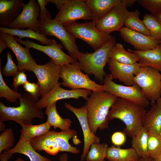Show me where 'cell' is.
Masks as SVG:
<instances>
[{
  "label": "cell",
  "instance_id": "9f6ffc18",
  "mask_svg": "<svg viewBox=\"0 0 161 161\" xmlns=\"http://www.w3.org/2000/svg\"><path fill=\"white\" fill-rule=\"evenodd\" d=\"M15 161H25V160L21 158H18Z\"/></svg>",
  "mask_w": 161,
  "mask_h": 161
},
{
  "label": "cell",
  "instance_id": "4316f807",
  "mask_svg": "<svg viewBox=\"0 0 161 161\" xmlns=\"http://www.w3.org/2000/svg\"><path fill=\"white\" fill-rule=\"evenodd\" d=\"M30 142L36 151H44L53 156L56 155L60 151V148L57 143L46 134L35 138Z\"/></svg>",
  "mask_w": 161,
  "mask_h": 161
},
{
  "label": "cell",
  "instance_id": "52a82bcc",
  "mask_svg": "<svg viewBox=\"0 0 161 161\" xmlns=\"http://www.w3.org/2000/svg\"><path fill=\"white\" fill-rule=\"evenodd\" d=\"M64 27L76 38L80 39L88 44L95 51L112 38L109 34L98 30L96 27V23L92 21L83 23L74 22Z\"/></svg>",
  "mask_w": 161,
  "mask_h": 161
},
{
  "label": "cell",
  "instance_id": "db71d44e",
  "mask_svg": "<svg viewBox=\"0 0 161 161\" xmlns=\"http://www.w3.org/2000/svg\"><path fill=\"white\" fill-rule=\"evenodd\" d=\"M157 105L161 109V97H160L156 101Z\"/></svg>",
  "mask_w": 161,
  "mask_h": 161
},
{
  "label": "cell",
  "instance_id": "bcb514c9",
  "mask_svg": "<svg viewBox=\"0 0 161 161\" xmlns=\"http://www.w3.org/2000/svg\"><path fill=\"white\" fill-rule=\"evenodd\" d=\"M13 154L5 151L0 154V161H8L13 156Z\"/></svg>",
  "mask_w": 161,
  "mask_h": 161
},
{
  "label": "cell",
  "instance_id": "ffe728a7",
  "mask_svg": "<svg viewBox=\"0 0 161 161\" xmlns=\"http://www.w3.org/2000/svg\"><path fill=\"white\" fill-rule=\"evenodd\" d=\"M25 4L21 0H0V26L7 27L21 14Z\"/></svg>",
  "mask_w": 161,
  "mask_h": 161
},
{
  "label": "cell",
  "instance_id": "277c9868",
  "mask_svg": "<svg viewBox=\"0 0 161 161\" xmlns=\"http://www.w3.org/2000/svg\"><path fill=\"white\" fill-rule=\"evenodd\" d=\"M116 44L114 36L109 42L92 53H82L78 60L80 70L88 75L92 74L100 82L106 75L104 67L110 59V52Z\"/></svg>",
  "mask_w": 161,
  "mask_h": 161
},
{
  "label": "cell",
  "instance_id": "ab89813d",
  "mask_svg": "<svg viewBox=\"0 0 161 161\" xmlns=\"http://www.w3.org/2000/svg\"><path fill=\"white\" fill-rule=\"evenodd\" d=\"M18 71L17 66L13 61L10 52L8 51L7 53V62L2 69V73L4 76L10 77L14 76Z\"/></svg>",
  "mask_w": 161,
  "mask_h": 161
},
{
  "label": "cell",
  "instance_id": "4fadbf2b",
  "mask_svg": "<svg viewBox=\"0 0 161 161\" xmlns=\"http://www.w3.org/2000/svg\"><path fill=\"white\" fill-rule=\"evenodd\" d=\"M14 38L20 44H22L30 49H34L44 52L60 66L77 61V60L64 52L62 50L63 48V45L58 44L54 39H53V42L51 44L44 46L28 40L26 41L23 40L15 36Z\"/></svg>",
  "mask_w": 161,
  "mask_h": 161
},
{
  "label": "cell",
  "instance_id": "c3c4849f",
  "mask_svg": "<svg viewBox=\"0 0 161 161\" xmlns=\"http://www.w3.org/2000/svg\"><path fill=\"white\" fill-rule=\"evenodd\" d=\"M126 7H131L137 1L136 0H122Z\"/></svg>",
  "mask_w": 161,
  "mask_h": 161
},
{
  "label": "cell",
  "instance_id": "f1b7e54d",
  "mask_svg": "<svg viewBox=\"0 0 161 161\" xmlns=\"http://www.w3.org/2000/svg\"><path fill=\"white\" fill-rule=\"evenodd\" d=\"M139 157L132 148L123 149L112 145L108 148L106 158L108 161H135Z\"/></svg>",
  "mask_w": 161,
  "mask_h": 161
},
{
  "label": "cell",
  "instance_id": "836d02e7",
  "mask_svg": "<svg viewBox=\"0 0 161 161\" xmlns=\"http://www.w3.org/2000/svg\"><path fill=\"white\" fill-rule=\"evenodd\" d=\"M106 143H93L86 157V161H104L108 148Z\"/></svg>",
  "mask_w": 161,
  "mask_h": 161
},
{
  "label": "cell",
  "instance_id": "9a60e30c",
  "mask_svg": "<svg viewBox=\"0 0 161 161\" xmlns=\"http://www.w3.org/2000/svg\"><path fill=\"white\" fill-rule=\"evenodd\" d=\"M0 36L3 38L8 47L15 55L19 71L32 72L38 64L32 57L30 49L22 47L14 36L7 33L0 32Z\"/></svg>",
  "mask_w": 161,
  "mask_h": 161
},
{
  "label": "cell",
  "instance_id": "7bdbcfd3",
  "mask_svg": "<svg viewBox=\"0 0 161 161\" xmlns=\"http://www.w3.org/2000/svg\"><path fill=\"white\" fill-rule=\"evenodd\" d=\"M111 140L113 145L120 147L125 143L126 140V135L123 132L116 131L112 135Z\"/></svg>",
  "mask_w": 161,
  "mask_h": 161
},
{
  "label": "cell",
  "instance_id": "8fae6325",
  "mask_svg": "<svg viewBox=\"0 0 161 161\" xmlns=\"http://www.w3.org/2000/svg\"><path fill=\"white\" fill-rule=\"evenodd\" d=\"M60 66L51 59L44 65L37 64L32 72L36 77L40 95L51 92L59 83Z\"/></svg>",
  "mask_w": 161,
  "mask_h": 161
},
{
  "label": "cell",
  "instance_id": "603a6c76",
  "mask_svg": "<svg viewBox=\"0 0 161 161\" xmlns=\"http://www.w3.org/2000/svg\"><path fill=\"white\" fill-rule=\"evenodd\" d=\"M121 0H85L93 16L92 21L96 23L108 14Z\"/></svg>",
  "mask_w": 161,
  "mask_h": 161
},
{
  "label": "cell",
  "instance_id": "680465c9",
  "mask_svg": "<svg viewBox=\"0 0 161 161\" xmlns=\"http://www.w3.org/2000/svg\"><path fill=\"white\" fill-rule=\"evenodd\" d=\"M104 161H106V160H105Z\"/></svg>",
  "mask_w": 161,
  "mask_h": 161
},
{
  "label": "cell",
  "instance_id": "7c38bea8",
  "mask_svg": "<svg viewBox=\"0 0 161 161\" xmlns=\"http://www.w3.org/2000/svg\"><path fill=\"white\" fill-rule=\"evenodd\" d=\"M126 8L121 0L108 14L96 23L97 29L109 34L114 31H119L123 27L129 12Z\"/></svg>",
  "mask_w": 161,
  "mask_h": 161
},
{
  "label": "cell",
  "instance_id": "91938a15",
  "mask_svg": "<svg viewBox=\"0 0 161 161\" xmlns=\"http://www.w3.org/2000/svg\"></svg>",
  "mask_w": 161,
  "mask_h": 161
},
{
  "label": "cell",
  "instance_id": "1f68e13d",
  "mask_svg": "<svg viewBox=\"0 0 161 161\" xmlns=\"http://www.w3.org/2000/svg\"><path fill=\"white\" fill-rule=\"evenodd\" d=\"M109 57L118 62L127 64L137 63L139 59L136 54L126 50L123 46L120 43L116 44L112 49Z\"/></svg>",
  "mask_w": 161,
  "mask_h": 161
},
{
  "label": "cell",
  "instance_id": "e0dca14e",
  "mask_svg": "<svg viewBox=\"0 0 161 161\" xmlns=\"http://www.w3.org/2000/svg\"><path fill=\"white\" fill-rule=\"evenodd\" d=\"M65 107L73 113L78 120L82 130L84 138V146L80 161L85 160L91 145L93 143H100V139L91 131L87 119V111L86 104L79 108L75 107L65 103Z\"/></svg>",
  "mask_w": 161,
  "mask_h": 161
},
{
  "label": "cell",
  "instance_id": "f546056e",
  "mask_svg": "<svg viewBox=\"0 0 161 161\" xmlns=\"http://www.w3.org/2000/svg\"><path fill=\"white\" fill-rule=\"evenodd\" d=\"M10 153H19L26 156L30 161H52L38 153L32 147L30 142L23 141L18 142L13 148L6 151Z\"/></svg>",
  "mask_w": 161,
  "mask_h": 161
},
{
  "label": "cell",
  "instance_id": "7402d4cb",
  "mask_svg": "<svg viewBox=\"0 0 161 161\" xmlns=\"http://www.w3.org/2000/svg\"><path fill=\"white\" fill-rule=\"evenodd\" d=\"M46 134L52 138L58 143L60 148V151L67 152L73 154H78L80 150L72 146L69 143V140L73 138V143L77 145L81 142L77 138V133L61 131L60 132L54 130L49 131Z\"/></svg>",
  "mask_w": 161,
  "mask_h": 161
},
{
  "label": "cell",
  "instance_id": "f5cc1de1",
  "mask_svg": "<svg viewBox=\"0 0 161 161\" xmlns=\"http://www.w3.org/2000/svg\"><path fill=\"white\" fill-rule=\"evenodd\" d=\"M5 125L3 122H0V131H3L6 129Z\"/></svg>",
  "mask_w": 161,
  "mask_h": 161
},
{
  "label": "cell",
  "instance_id": "7a4b0ae2",
  "mask_svg": "<svg viewBox=\"0 0 161 161\" xmlns=\"http://www.w3.org/2000/svg\"><path fill=\"white\" fill-rule=\"evenodd\" d=\"M117 98L107 92H92L86 100L88 120L94 134H95L98 129L102 131L108 128V115Z\"/></svg>",
  "mask_w": 161,
  "mask_h": 161
},
{
  "label": "cell",
  "instance_id": "6da1fadb",
  "mask_svg": "<svg viewBox=\"0 0 161 161\" xmlns=\"http://www.w3.org/2000/svg\"><path fill=\"white\" fill-rule=\"evenodd\" d=\"M146 112L143 106L117 97L110 110L107 119L109 121L115 119L122 121L126 125L123 132L126 135L132 138L142 127Z\"/></svg>",
  "mask_w": 161,
  "mask_h": 161
},
{
  "label": "cell",
  "instance_id": "83f0119b",
  "mask_svg": "<svg viewBox=\"0 0 161 161\" xmlns=\"http://www.w3.org/2000/svg\"><path fill=\"white\" fill-rule=\"evenodd\" d=\"M0 32L7 33L14 37L17 36L21 39L24 38H32L38 41L41 43L47 45L51 44L53 42V39L48 38L46 36L37 32L30 28L24 30L0 27Z\"/></svg>",
  "mask_w": 161,
  "mask_h": 161
},
{
  "label": "cell",
  "instance_id": "f6af8a7d",
  "mask_svg": "<svg viewBox=\"0 0 161 161\" xmlns=\"http://www.w3.org/2000/svg\"><path fill=\"white\" fill-rule=\"evenodd\" d=\"M66 1L67 0H45L46 5L48 3L51 2L56 5L58 11L61 9Z\"/></svg>",
  "mask_w": 161,
  "mask_h": 161
},
{
  "label": "cell",
  "instance_id": "30bf717a",
  "mask_svg": "<svg viewBox=\"0 0 161 161\" xmlns=\"http://www.w3.org/2000/svg\"><path fill=\"white\" fill-rule=\"evenodd\" d=\"M64 26L79 19L92 20V11L83 0H67L55 18Z\"/></svg>",
  "mask_w": 161,
  "mask_h": 161
},
{
  "label": "cell",
  "instance_id": "44dd1931",
  "mask_svg": "<svg viewBox=\"0 0 161 161\" xmlns=\"http://www.w3.org/2000/svg\"><path fill=\"white\" fill-rule=\"evenodd\" d=\"M128 51L136 54L139 58L140 66H149L161 72V42L155 48L151 49L139 51L129 49Z\"/></svg>",
  "mask_w": 161,
  "mask_h": 161
},
{
  "label": "cell",
  "instance_id": "ac0fdd59",
  "mask_svg": "<svg viewBox=\"0 0 161 161\" xmlns=\"http://www.w3.org/2000/svg\"><path fill=\"white\" fill-rule=\"evenodd\" d=\"M108 64L113 79H117L126 86H131L134 84V77L139 72L141 67L138 63L125 64L110 59Z\"/></svg>",
  "mask_w": 161,
  "mask_h": 161
},
{
  "label": "cell",
  "instance_id": "5bb4252c",
  "mask_svg": "<svg viewBox=\"0 0 161 161\" xmlns=\"http://www.w3.org/2000/svg\"><path fill=\"white\" fill-rule=\"evenodd\" d=\"M40 11L39 3L36 0H30L25 4L19 16L8 28L23 29L27 28L40 33L39 20Z\"/></svg>",
  "mask_w": 161,
  "mask_h": 161
},
{
  "label": "cell",
  "instance_id": "6f0895ef",
  "mask_svg": "<svg viewBox=\"0 0 161 161\" xmlns=\"http://www.w3.org/2000/svg\"><path fill=\"white\" fill-rule=\"evenodd\" d=\"M159 135L160 137L161 138V128L160 129V130L159 134Z\"/></svg>",
  "mask_w": 161,
  "mask_h": 161
},
{
  "label": "cell",
  "instance_id": "484cf974",
  "mask_svg": "<svg viewBox=\"0 0 161 161\" xmlns=\"http://www.w3.org/2000/svg\"><path fill=\"white\" fill-rule=\"evenodd\" d=\"M20 125L22 129L20 130L19 142L23 141L30 142L35 138L47 134L49 131L51 127L47 121L38 125L21 124Z\"/></svg>",
  "mask_w": 161,
  "mask_h": 161
},
{
  "label": "cell",
  "instance_id": "3957f363",
  "mask_svg": "<svg viewBox=\"0 0 161 161\" xmlns=\"http://www.w3.org/2000/svg\"><path fill=\"white\" fill-rule=\"evenodd\" d=\"M19 100L20 105L17 107L7 106L0 102V122L11 120L20 125H29L32 124L35 118H45V113L36 105L38 101L29 94H23Z\"/></svg>",
  "mask_w": 161,
  "mask_h": 161
},
{
  "label": "cell",
  "instance_id": "4dcf8cb0",
  "mask_svg": "<svg viewBox=\"0 0 161 161\" xmlns=\"http://www.w3.org/2000/svg\"><path fill=\"white\" fill-rule=\"evenodd\" d=\"M148 135L146 130L142 127L132 137V148L139 157H149L148 148Z\"/></svg>",
  "mask_w": 161,
  "mask_h": 161
},
{
  "label": "cell",
  "instance_id": "cb8c5ba5",
  "mask_svg": "<svg viewBox=\"0 0 161 161\" xmlns=\"http://www.w3.org/2000/svg\"><path fill=\"white\" fill-rule=\"evenodd\" d=\"M142 127L148 134H159L161 128V109L156 103L152 104L151 109L146 112Z\"/></svg>",
  "mask_w": 161,
  "mask_h": 161
},
{
  "label": "cell",
  "instance_id": "f35d334b",
  "mask_svg": "<svg viewBox=\"0 0 161 161\" xmlns=\"http://www.w3.org/2000/svg\"><path fill=\"white\" fill-rule=\"evenodd\" d=\"M137 1L153 15L161 12V0H138Z\"/></svg>",
  "mask_w": 161,
  "mask_h": 161
},
{
  "label": "cell",
  "instance_id": "ee69618b",
  "mask_svg": "<svg viewBox=\"0 0 161 161\" xmlns=\"http://www.w3.org/2000/svg\"><path fill=\"white\" fill-rule=\"evenodd\" d=\"M40 8V13L39 16V19H41L47 16H51L49 12L45 7V0H37Z\"/></svg>",
  "mask_w": 161,
  "mask_h": 161
},
{
  "label": "cell",
  "instance_id": "7dc6e473",
  "mask_svg": "<svg viewBox=\"0 0 161 161\" xmlns=\"http://www.w3.org/2000/svg\"><path fill=\"white\" fill-rule=\"evenodd\" d=\"M8 48V46L3 38L0 36V54L6 48Z\"/></svg>",
  "mask_w": 161,
  "mask_h": 161
},
{
  "label": "cell",
  "instance_id": "d6a6232c",
  "mask_svg": "<svg viewBox=\"0 0 161 161\" xmlns=\"http://www.w3.org/2000/svg\"><path fill=\"white\" fill-rule=\"evenodd\" d=\"M140 14V11L137 9L134 11H129L125 19L124 25L127 28L151 36L150 33L143 21L139 18Z\"/></svg>",
  "mask_w": 161,
  "mask_h": 161
},
{
  "label": "cell",
  "instance_id": "8d00e7d4",
  "mask_svg": "<svg viewBox=\"0 0 161 161\" xmlns=\"http://www.w3.org/2000/svg\"><path fill=\"white\" fill-rule=\"evenodd\" d=\"M148 148L149 157L152 159L161 153V138L159 135L148 134Z\"/></svg>",
  "mask_w": 161,
  "mask_h": 161
},
{
  "label": "cell",
  "instance_id": "f907efd6",
  "mask_svg": "<svg viewBox=\"0 0 161 161\" xmlns=\"http://www.w3.org/2000/svg\"><path fill=\"white\" fill-rule=\"evenodd\" d=\"M135 161H153V160L150 157L142 158L139 157Z\"/></svg>",
  "mask_w": 161,
  "mask_h": 161
},
{
  "label": "cell",
  "instance_id": "816d5d0a",
  "mask_svg": "<svg viewBox=\"0 0 161 161\" xmlns=\"http://www.w3.org/2000/svg\"><path fill=\"white\" fill-rule=\"evenodd\" d=\"M154 15L161 25V12Z\"/></svg>",
  "mask_w": 161,
  "mask_h": 161
},
{
  "label": "cell",
  "instance_id": "d6986e66",
  "mask_svg": "<svg viewBox=\"0 0 161 161\" xmlns=\"http://www.w3.org/2000/svg\"><path fill=\"white\" fill-rule=\"evenodd\" d=\"M123 40L133 46L135 50L145 51L156 47L160 42L150 36L135 31L126 27L119 31Z\"/></svg>",
  "mask_w": 161,
  "mask_h": 161
},
{
  "label": "cell",
  "instance_id": "8992f818",
  "mask_svg": "<svg viewBox=\"0 0 161 161\" xmlns=\"http://www.w3.org/2000/svg\"><path fill=\"white\" fill-rule=\"evenodd\" d=\"M60 78L61 85L73 89H83L92 92L104 91L103 85L97 84L91 80L87 74L82 72L78 61L60 66Z\"/></svg>",
  "mask_w": 161,
  "mask_h": 161
},
{
  "label": "cell",
  "instance_id": "74e56055",
  "mask_svg": "<svg viewBox=\"0 0 161 161\" xmlns=\"http://www.w3.org/2000/svg\"><path fill=\"white\" fill-rule=\"evenodd\" d=\"M15 137L11 128L6 129L0 135V154L4 150L7 151L13 145Z\"/></svg>",
  "mask_w": 161,
  "mask_h": 161
},
{
  "label": "cell",
  "instance_id": "d4e9b609",
  "mask_svg": "<svg viewBox=\"0 0 161 161\" xmlns=\"http://www.w3.org/2000/svg\"><path fill=\"white\" fill-rule=\"evenodd\" d=\"M56 103L50 104L46 108L45 114L47 116L46 121L55 129L59 128L62 131L77 133L76 131L70 128L72 121L68 118H62L58 114L56 109Z\"/></svg>",
  "mask_w": 161,
  "mask_h": 161
},
{
  "label": "cell",
  "instance_id": "11a10c76",
  "mask_svg": "<svg viewBox=\"0 0 161 161\" xmlns=\"http://www.w3.org/2000/svg\"><path fill=\"white\" fill-rule=\"evenodd\" d=\"M152 160L153 161H161V153Z\"/></svg>",
  "mask_w": 161,
  "mask_h": 161
},
{
  "label": "cell",
  "instance_id": "5b68a950",
  "mask_svg": "<svg viewBox=\"0 0 161 161\" xmlns=\"http://www.w3.org/2000/svg\"><path fill=\"white\" fill-rule=\"evenodd\" d=\"M40 33L45 36H53L58 38L69 55L78 60L82 53L76 43V38L67 31L59 21L51 16H47L39 20Z\"/></svg>",
  "mask_w": 161,
  "mask_h": 161
},
{
  "label": "cell",
  "instance_id": "9c48e42d",
  "mask_svg": "<svg viewBox=\"0 0 161 161\" xmlns=\"http://www.w3.org/2000/svg\"><path fill=\"white\" fill-rule=\"evenodd\" d=\"M113 79L111 74L106 75L103 85L104 91L117 97L137 103L145 108L149 105V101L143 94L138 85L134 83L131 86L123 85L116 83Z\"/></svg>",
  "mask_w": 161,
  "mask_h": 161
},
{
  "label": "cell",
  "instance_id": "2e32d148",
  "mask_svg": "<svg viewBox=\"0 0 161 161\" xmlns=\"http://www.w3.org/2000/svg\"><path fill=\"white\" fill-rule=\"evenodd\" d=\"M61 85V83L59 82L49 93L41 96V98L36 103L39 109L42 110L62 99L70 98L78 99L82 97L86 100L91 94V91L90 90L83 89L67 90L62 88Z\"/></svg>",
  "mask_w": 161,
  "mask_h": 161
},
{
  "label": "cell",
  "instance_id": "b9f144b4",
  "mask_svg": "<svg viewBox=\"0 0 161 161\" xmlns=\"http://www.w3.org/2000/svg\"><path fill=\"white\" fill-rule=\"evenodd\" d=\"M25 71H19L14 76L12 87L13 90L17 92L18 88L21 85H24L28 81Z\"/></svg>",
  "mask_w": 161,
  "mask_h": 161
},
{
  "label": "cell",
  "instance_id": "60d3db41",
  "mask_svg": "<svg viewBox=\"0 0 161 161\" xmlns=\"http://www.w3.org/2000/svg\"><path fill=\"white\" fill-rule=\"evenodd\" d=\"M24 91L29 94L35 100L38 101V98L40 96L39 89L37 83H31L27 81L24 85Z\"/></svg>",
  "mask_w": 161,
  "mask_h": 161
},
{
  "label": "cell",
  "instance_id": "d590c367",
  "mask_svg": "<svg viewBox=\"0 0 161 161\" xmlns=\"http://www.w3.org/2000/svg\"><path fill=\"white\" fill-rule=\"evenodd\" d=\"M151 36L161 41V25L154 16L152 14L145 15L143 20Z\"/></svg>",
  "mask_w": 161,
  "mask_h": 161
},
{
  "label": "cell",
  "instance_id": "681fc988",
  "mask_svg": "<svg viewBox=\"0 0 161 161\" xmlns=\"http://www.w3.org/2000/svg\"><path fill=\"white\" fill-rule=\"evenodd\" d=\"M59 160L60 161H68V156L67 153H63L60 156Z\"/></svg>",
  "mask_w": 161,
  "mask_h": 161
},
{
  "label": "cell",
  "instance_id": "ba28073f",
  "mask_svg": "<svg viewBox=\"0 0 161 161\" xmlns=\"http://www.w3.org/2000/svg\"><path fill=\"white\" fill-rule=\"evenodd\" d=\"M133 81L152 104L161 97V74L155 69L141 66L139 72L134 77Z\"/></svg>",
  "mask_w": 161,
  "mask_h": 161
},
{
  "label": "cell",
  "instance_id": "e575fe53",
  "mask_svg": "<svg viewBox=\"0 0 161 161\" xmlns=\"http://www.w3.org/2000/svg\"><path fill=\"white\" fill-rule=\"evenodd\" d=\"M2 59H0V98H4L10 103L18 102L22 96L21 94L12 89L6 84L3 78L1 71Z\"/></svg>",
  "mask_w": 161,
  "mask_h": 161
}]
</instances>
